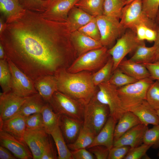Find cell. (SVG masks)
Instances as JSON below:
<instances>
[{"label": "cell", "mask_w": 159, "mask_h": 159, "mask_svg": "<svg viewBox=\"0 0 159 159\" xmlns=\"http://www.w3.org/2000/svg\"><path fill=\"white\" fill-rule=\"evenodd\" d=\"M0 42L10 59L34 82L66 68L70 53V33L66 22L47 19L26 10L6 24Z\"/></svg>", "instance_id": "obj_1"}, {"label": "cell", "mask_w": 159, "mask_h": 159, "mask_svg": "<svg viewBox=\"0 0 159 159\" xmlns=\"http://www.w3.org/2000/svg\"><path fill=\"white\" fill-rule=\"evenodd\" d=\"M54 75L57 80L58 91L85 105L89 103L97 92L92 74L87 71L72 73L68 72L66 68H62L58 70Z\"/></svg>", "instance_id": "obj_2"}, {"label": "cell", "mask_w": 159, "mask_h": 159, "mask_svg": "<svg viewBox=\"0 0 159 159\" xmlns=\"http://www.w3.org/2000/svg\"><path fill=\"white\" fill-rule=\"evenodd\" d=\"M153 81L147 78L117 88L118 94L125 111L132 112L146 100L147 91Z\"/></svg>", "instance_id": "obj_3"}, {"label": "cell", "mask_w": 159, "mask_h": 159, "mask_svg": "<svg viewBox=\"0 0 159 159\" xmlns=\"http://www.w3.org/2000/svg\"><path fill=\"white\" fill-rule=\"evenodd\" d=\"M120 21L126 29L136 33V27L144 24L156 31L159 29L155 22L148 18L143 10L142 0H135L124 7Z\"/></svg>", "instance_id": "obj_4"}, {"label": "cell", "mask_w": 159, "mask_h": 159, "mask_svg": "<svg viewBox=\"0 0 159 159\" xmlns=\"http://www.w3.org/2000/svg\"><path fill=\"white\" fill-rule=\"evenodd\" d=\"M107 47L103 46L85 53L79 57L67 69L72 73L83 71H93L100 69L110 57Z\"/></svg>", "instance_id": "obj_5"}, {"label": "cell", "mask_w": 159, "mask_h": 159, "mask_svg": "<svg viewBox=\"0 0 159 159\" xmlns=\"http://www.w3.org/2000/svg\"><path fill=\"white\" fill-rule=\"evenodd\" d=\"M95 95L85 105L83 125L96 136L105 124L110 113L108 106L98 101Z\"/></svg>", "instance_id": "obj_6"}, {"label": "cell", "mask_w": 159, "mask_h": 159, "mask_svg": "<svg viewBox=\"0 0 159 159\" xmlns=\"http://www.w3.org/2000/svg\"><path fill=\"white\" fill-rule=\"evenodd\" d=\"M48 103L56 113L83 120L85 105L78 100L57 91Z\"/></svg>", "instance_id": "obj_7"}, {"label": "cell", "mask_w": 159, "mask_h": 159, "mask_svg": "<svg viewBox=\"0 0 159 159\" xmlns=\"http://www.w3.org/2000/svg\"><path fill=\"white\" fill-rule=\"evenodd\" d=\"M98 90L95 95L100 103L107 106L110 116L117 122L126 112L123 108L117 92V88L109 81L100 84Z\"/></svg>", "instance_id": "obj_8"}, {"label": "cell", "mask_w": 159, "mask_h": 159, "mask_svg": "<svg viewBox=\"0 0 159 159\" xmlns=\"http://www.w3.org/2000/svg\"><path fill=\"white\" fill-rule=\"evenodd\" d=\"M127 29L117 39L115 45L108 50L113 61L112 72L127 54L135 51L139 45L144 42L138 39L135 32Z\"/></svg>", "instance_id": "obj_9"}, {"label": "cell", "mask_w": 159, "mask_h": 159, "mask_svg": "<svg viewBox=\"0 0 159 159\" xmlns=\"http://www.w3.org/2000/svg\"><path fill=\"white\" fill-rule=\"evenodd\" d=\"M99 29L100 42L103 46L111 45L125 31L119 19L102 14L95 17Z\"/></svg>", "instance_id": "obj_10"}, {"label": "cell", "mask_w": 159, "mask_h": 159, "mask_svg": "<svg viewBox=\"0 0 159 159\" xmlns=\"http://www.w3.org/2000/svg\"><path fill=\"white\" fill-rule=\"evenodd\" d=\"M6 59L11 76L12 91L22 97H27L38 93L34 82L10 59Z\"/></svg>", "instance_id": "obj_11"}, {"label": "cell", "mask_w": 159, "mask_h": 159, "mask_svg": "<svg viewBox=\"0 0 159 159\" xmlns=\"http://www.w3.org/2000/svg\"><path fill=\"white\" fill-rule=\"evenodd\" d=\"M79 0H51L45 11L41 13L47 19L67 22L69 12Z\"/></svg>", "instance_id": "obj_12"}, {"label": "cell", "mask_w": 159, "mask_h": 159, "mask_svg": "<svg viewBox=\"0 0 159 159\" xmlns=\"http://www.w3.org/2000/svg\"><path fill=\"white\" fill-rule=\"evenodd\" d=\"M27 97L19 96L12 91L0 93V121H4L16 115Z\"/></svg>", "instance_id": "obj_13"}, {"label": "cell", "mask_w": 159, "mask_h": 159, "mask_svg": "<svg viewBox=\"0 0 159 159\" xmlns=\"http://www.w3.org/2000/svg\"><path fill=\"white\" fill-rule=\"evenodd\" d=\"M50 136L44 129H26L24 140L32 154L33 159H41L44 148Z\"/></svg>", "instance_id": "obj_14"}, {"label": "cell", "mask_w": 159, "mask_h": 159, "mask_svg": "<svg viewBox=\"0 0 159 159\" xmlns=\"http://www.w3.org/2000/svg\"><path fill=\"white\" fill-rule=\"evenodd\" d=\"M0 145L8 149L17 158L33 159L32 154L25 142L0 130Z\"/></svg>", "instance_id": "obj_15"}, {"label": "cell", "mask_w": 159, "mask_h": 159, "mask_svg": "<svg viewBox=\"0 0 159 159\" xmlns=\"http://www.w3.org/2000/svg\"><path fill=\"white\" fill-rule=\"evenodd\" d=\"M83 123V120L59 115V126L67 144L72 143L75 140Z\"/></svg>", "instance_id": "obj_16"}, {"label": "cell", "mask_w": 159, "mask_h": 159, "mask_svg": "<svg viewBox=\"0 0 159 159\" xmlns=\"http://www.w3.org/2000/svg\"><path fill=\"white\" fill-rule=\"evenodd\" d=\"M148 126L141 123L132 128L114 142L113 146L125 145L133 148L143 143Z\"/></svg>", "instance_id": "obj_17"}, {"label": "cell", "mask_w": 159, "mask_h": 159, "mask_svg": "<svg viewBox=\"0 0 159 159\" xmlns=\"http://www.w3.org/2000/svg\"><path fill=\"white\" fill-rule=\"evenodd\" d=\"M26 117L17 114L4 121H0V130L6 132L19 140L25 142L24 134L26 130Z\"/></svg>", "instance_id": "obj_18"}, {"label": "cell", "mask_w": 159, "mask_h": 159, "mask_svg": "<svg viewBox=\"0 0 159 159\" xmlns=\"http://www.w3.org/2000/svg\"><path fill=\"white\" fill-rule=\"evenodd\" d=\"M71 42L79 56L89 51L102 47L101 42L77 30L70 34Z\"/></svg>", "instance_id": "obj_19"}, {"label": "cell", "mask_w": 159, "mask_h": 159, "mask_svg": "<svg viewBox=\"0 0 159 159\" xmlns=\"http://www.w3.org/2000/svg\"><path fill=\"white\" fill-rule=\"evenodd\" d=\"M117 122L113 117L110 116L104 126L95 136L92 143L87 148L101 145L110 150L113 145L114 130Z\"/></svg>", "instance_id": "obj_20"}, {"label": "cell", "mask_w": 159, "mask_h": 159, "mask_svg": "<svg viewBox=\"0 0 159 159\" xmlns=\"http://www.w3.org/2000/svg\"><path fill=\"white\" fill-rule=\"evenodd\" d=\"M35 88L46 102H49L54 93L58 91L56 78L54 75L42 77L34 82Z\"/></svg>", "instance_id": "obj_21"}, {"label": "cell", "mask_w": 159, "mask_h": 159, "mask_svg": "<svg viewBox=\"0 0 159 159\" xmlns=\"http://www.w3.org/2000/svg\"><path fill=\"white\" fill-rule=\"evenodd\" d=\"M95 17L81 9L74 6L69 13L66 22L70 33L78 30Z\"/></svg>", "instance_id": "obj_22"}, {"label": "cell", "mask_w": 159, "mask_h": 159, "mask_svg": "<svg viewBox=\"0 0 159 159\" xmlns=\"http://www.w3.org/2000/svg\"><path fill=\"white\" fill-rule=\"evenodd\" d=\"M18 0H0V16L6 24L11 22L25 11Z\"/></svg>", "instance_id": "obj_23"}, {"label": "cell", "mask_w": 159, "mask_h": 159, "mask_svg": "<svg viewBox=\"0 0 159 159\" xmlns=\"http://www.w3.org/2000/svg\"><path fill=\"white\" fill-rule=\"evenodd\" d=\"M123 72L139 80L150 78V74L145 65L125 58L120 62L118 67Z\"/></svg>", "instance_id": "obj_24"}, {"label": "cell", "mask_w": 159, "mask_h": 159, "mask_svg": "<svg viewBox=\"0 0 159 159\" xmlns=\"http://www.w3.org/2000/svg\"><path fill=\"white\" fill-rule=\"evenodd\" d=\"M132 112L142 123L146 125L159 124V117L156 110L153 108L146 100Z\"/></svg>", "instance_id": "obj_25"}, {"label": "cell", "mask_w": 159, "mask_h": 159, "mask_svg": "<svg viewBox=\"0 0 159 159\" xmlns=\"http://www.w3.org/2000/svg\"><path fill=\"white\" fill-rule=\"evenodd\" d=\"M114 133V141L117 140L127 131L142 123L132 112H126L118 121Z\"/></svg>", "instance_id": "obj_26"}, {"label": "cell", "mask_w": 159, "mask_h": 159, "mask_svg": "<svg viewBox=\"0 0 159 159\" xmlns=\"http://www.w3.org/2000/svg\"><path fill=\"white\" fill-rule=\"evenodd\" d=\"M46 103L38 93L35 94L26 98L17 114L27 117L41 112Z\"/></svg>", "instance_id": "obj_27"}, {"label": "cell", "mask_w": 159, "mask_h": 159, "mask_svg": "<svg viewBox=\"0 0 159 159\" xmlns=\"http://www.w3.org/2000/svg\"><path fill=\"white\" fill-rule=\"evenodd\" d=\"M56 146L57 152L58 159H73L70 149L63 135L59 125L56 126L50 132Z\"/></svg>", "instance_id": "obj_28"}, {"label": "cell", "mask_w": 159, "mask_h": 159, "mask_svg": "<svg viewBox=\"0 0 159 159\" xmlns=\"http://www.w3.org/2000/svg\"><path fill=\"white\" fill-rule=\"evenodd\" d=\"M95 136L92 131L83 125L75 140L72 143L67 144V145L72 151L87 148L92 143Z\"/></svg>", "instance_id": "obj_29"}, {"label": "cell", "mask_w": 159, "mask_h": 159, "mask_svg": "<svg viewBox=\"0 0 159 159\" xmlns=\"http://www.w3.org/2000/svg\"><path fill=\"white\" fill-rule=\"evenodd\" d=\"M155 47H147L144 42L138 47L130 59L142 64L153 63L155 62Z\"/></svg>", "instance_id": "obj_30"}, {"label": "cell", "mask_w": 159, "mask_h": 159, "mask_svg": "<svg viewBox=\"0 0 159 159\" xmlns=\"http://www.w3.org/2000/svg\"><path fill=\"white\" fill-rule=\"evenodd\" d=\"M44 129L48 134L58 125L59 115L53 110L48 102H46L41 112Z\"/></svg>", "instance_id": "obj_31"}, {"label": "cell", "mask_w": 159, "mask_h": 159, "mask_svg": "<svg viewBox=\"0 0 159 159\" xmlns=\"http://www.w3.org/2000/svg\"><path fill=\"white\" fill-rule=\"evenodd\" d=\"M127 0H105L103 14L120 19Z\"/></svg>", "instance_id": "obj_32"}, {"label": "cell", "mask_w": 159, "mask_h": 159, "mask_svg": "<svg viewBox=\"0 0 159 159\" xmlns=\"http://www.w3.org/2000/svg\"><path fill=\"white\" fill-rule=\"evenodd\" d=\"M105 0H79L75 6L95 17L103 14Z\"/></svg>", "instance_id": "obj_33"}, {"label": "cell", "mask_w": 159, "mask_h": 159, "mask_svg": "<svg viewBox=\"0 0 159 159\" xmlns=\"http://www.w3.org/2000/svg\"><path fill=\"white\" fill-rule=\"evenodd\" d=\"M11 76L7 59H0V85L2 92L12 91Z\"/></svg>", "instance_id": "obj_34"}, {"label": "cell", "mask_w": 159, "mask_h": 159, "mask_svg": "<svg viewBox=\"0 0 159 159\" xmlns=\"http://www.w3.org/2000/svg\"><path fill=\"white\" fill-rule=\"evenodd\" d=\"M113 62L111 56L106 64L92 74L93 83L96 86L109 80L112 72Z\"/></svg>", "instance_id": "obj_35"}, {"label": "cell", "mask_w": 159, "mask_h": 159, "mask_svg": "<svg viewBox=\"0 0 159 159\" xmlns=\"http://www.w3.org/2000/svg\"><path fill=\"white\" fill-rule=\"evenodd\" d=\"M113 72V73L108 81L110 84L117 88L134 83L138 80L124 73L118 67Z\"/></svg>", "instance_id": "obj_36"}, {"label": "cell", "mask_w": 159, "mask_h": 159, "mask_svg": "<svg viewBox=\"0 0 159 159\" xmlns=\"http://www.w3.org/2000/svg\"><path fill=\"white\" fill-rule=\"evenodd\" d=\"M25 10L42 13L46 9L50 0H18Z\"/></svg>", "instance_id": "obj_37"}, {"label": "cell", "mask_w": 159, "mask_h": 159, "mask_svg": "<svg viewBox=\"0 0 159 159\" xmlns=\"http://www.w3.org/2000/svg\"><path fill=\"white\" fill-rule=\"evenodd\" d=\"M146 100L154 109H159V80H155L150 86Z\"/></svg>", "instance_id": "obj_38"}, {"label": "cell", "mask_w": 159, "mask_h": 159, "mask_svg": "<svg viewBox=\"0 0 159 159\" xmlns=\"http://www.w3.org/2000/svg\"><path fill=\"white\" fill-rule=\"evenodd\" d=\"M143 143L151 145L155 148L159 147V124L147 130L144 135Z\"/></svg>", "instance_id": "obj_39"}, {"label": "cell", "mask_w": 159, "mask_h": 159, "mask_svg": "<svg viewBox=\"0 0 159 159\" xmlns=\"http://www.w3.org/2000/svg\"><path fill=\"white\" fill-rule=\"evenodd\" d=\"M78 30L86 36L100 41V35L95 17Z\"/></svg>", "instance_id": "obj_40"}, {"label": "cell", "mask_w": 159, "mask_h": 159, "mask_svg": "<svg viewBox=\"0 0 159 159\" xmlns=\"http://www.w3.org/2000/svg\"><path fill=\"white\" fill-rule=\"evenodd\" d=\"M143 10L149 19L155 22L159 9V0H142Z\"/></svg>", "instance_id": "obj_41"}, {"label": "cell", "mask_w": 159, "mask_h": 159, "mask_svg": "<svg viewBox=\"0 0 159 159\" xmlns=\"http://www.w3.org/2000/svg\"><path fill=\"white\" fill-rule=\"evenodd\" d=\"M26 129L29 130H37L44 129L41 113H34L26 117Z\"/></svg>", "instance_id": "obj_42"}, {"label": "cell", "mask_w": 159, "mask_h": 159, "mask_svg": "<svg viewBox=\"0 0 159 159\" xmlns=\"http://www.w3.org/2000/svg\"><path fill=\"white\" fill-rule=\"evenodd\" d=\"M151 145L144 143L137 147L131 148L124 159H140L145 156Z\"/></svg>", "instance_id": "obj_43"}, {"label": "cell", "mask_w": 159, "mask_h": 159, "mask_svg": "<svg viewBox=\"0 0 159 159\" xmlns=\"http://www.w3.org/2000/svg\"><path fill=\"white\" fill-rule=\"evenodd\" d=\"M130 148L128 146H113L109 150L108 159H124Z\"/></svg>", "instance_id": "obj_44"}, {"label": "cell", "mask_w": 159, "mask_h": 159, "mask_svg": "<svg viewBox=\"0 0 159 159\" xmlns=\"http://www.w3.org/2000/svg\"><path fill=\"white\" fill-rule=\"evenodd\" d=\"M58 159V155L50 137L44 148L41 159Z\"/></svg>", "instance_id": "obj_45"}, {"label": "cell", "mask_w": 159, "mask_h": 159, "mask_svg": "<svg viewBox=\"0 0 159 159\" xmlns=\"http://www.w3.org/2000/svg\"><path fill=\"white\" fill-rule=\"evenodd\" d=\"M89 151L92 153L97 159H108L110 150L105 146L97 145L89 148Z\"/></svg>", "instance_id": "obj_46"}, {"label": "cell", "mask_w": 159, "mask_h": 159, "mask_svg": "<svg viewBox=\"0 0 159 159\" xmlns=\"http://www.w3.org/2000/svg\"><path fill=\"white\" fill-rule=\"evenodd\" d=\"M73 159H94V155L86 148H81L71 151Z\"/></svg>", "instance_id": "obj_47"}, {"label": "cell", "mask_w": 159, "mask_h": 159, "mask_svg": "<svg viewBox=\"0 0 159 159\" xmlns=\"http://www.w3.org/2000/svg\"><path fill=\"white\" fill-rule=\"evenodd\" d=\"M145 66L153 80H159V62L143 64Z\"/></svg>", "instance_id": "obj_48"}, {"label": "cell", "mask_w": 159, "mask_h": 159, "mask_svg": "<svg viewBox=\"0 0 159 159\" xmlns=\"http://www.w3.org/2000/svg\"><path fill=\"white\" fill-rule=\"evenodd\" d=\"M147 27H148L144 24L139 25L136 27V34L139 40L144 41L145 40V33Z\"/></svg>", "instance_id": "obj_49"}, {"label": "cell", "mask_w": 159, "mask_h": 159, "mask_svg": "<svg viewBox=\"0 0 159 159\" xmlns=\"http://www.w3.org/2000/svg\"><path fill=\"white\" fill-rule=\"evenodd\" d=\"M10 151L6 148L0 145V159H16V158L12 154Z\"/></svg>", "instance_id": "obj_50"}, {"label": "cell", "mask_w": 159, "mask_h": 159, "mask_svg": "<svg viewBox=\"0 0 159 159\" xmlns=\"http://www.w3.org/2000/svg\"><path fill=\"white\" fill-rule=\"evenodd\" d=\"M157 31L147 27L145 33V40L150 42H154L157 37Z\"/></svg>", "instance_id": "obj_51"}, {"label": "cell", "mask_w": 159, "mask_h": 159, "mask_svg": "<svg viewBox=\"0 0 159 159\" xmlns=\"http://www.w3.org/2000/svg\"><path fill=\"white\" fill-rule=\"evenodd\" d=\"M153 46L155 49V62L159 60V29L157 31V37Z\"/></svg>", "instance_id": "obj_52"}, {"label": "cell", "mask_w": 159, "mask_h": 159, "mask_svg": "<svg viewBox=\"0 0 159 159\" xmlns=\"http://www.w3.org/2000/svg\"><path fill=\"white\" fill-rule=\"evenodd\" d=\"M6 59L5 51L1 43L0 42V59Z\"/></svg>", "instance_id": "obj_53"}, {"label": "cell", "mask_w": 159, "mask_h": 159, "mask_svg": "<svg viewBox=\"0 0 159 159\" xmlns=\"http://www.w3.org/2000/svg\"><path fill=\"white\" fill-rule=\"evenodd\" d=\"M6 25L5 22L3 18L0 17V34H1L4 30Z\"/></svg>", "instance_id": "obj_54"}, {"label": "cell", "mask_w": 159, "mask_h": 159, "mask_svg": "<svg viewBox=\"0 0 159 159\" xmlns=\"http://www.w3.org/2000/svg\"><path fill=\"white\" fill-rule=\"evenodd\" d=\"M155 22L159 28V9L155 17Z\"/></svg>", "instance_id": "obj_55"}, {"label": "cell", "mask_w": 159, "mask_h": 159, "mask_svg": "<svg viewBox=\"0 0 159 159\" xmlns=\"http://www.w3.org/2000/svg\"><path fill=\"white\" fill-rule=\"evenodd\" d=\"M135 0H127V4H129L132 2V1H134Z\"/></svg>", "instance_id": "obj_56"}, {"label": "cell", "mask_w": 159, "mask_h": 159, "mask_svg": "<svg viewBox=\"0 0 159 159\" xmlns=\"http://www.w3.org/2000/svg\"><path fill=\"white\" fill-rule=\"evenodd\" d=\"M157 113L159 117V109L156 110Z\"/></svg>", "instance_id": "obj_57"}, {"label": "cell", "mask_w": 159, "mask_h": 159, "mask_svg": "<svg viewBox=\"0 0 159 159\" xmlns=\"http://www.w3.org/2000/svg\"><path fill=\"white\" fill-rule=\"evenodd\" d=\"M158 156H159V151H158Z\"/></svg>", "instance_id": "obj_58"}, {"label": "cell", "mask_w": 159, "mask_h": 159, "mask_svg": "<svg viewBox=\"0 0 159 159\" xmlns=\"http://www.w3.org/2000/svg\"><path fill=\"white\" fill-rule=\"evenodd\" d=\"M44 0L47 1V0Z\"/></svg>", "instance_id": "obj_59"}, {"label": "cell", "mask_w": 159, "mask_h": 159, "mask_svg": "<svg viewBox=\"0 0 159 159\" xmlns=\"http://www.w3.org/2000/svg\"><path fill=\"white\" fill-rule=\"evenodd\" d=\"M158 61L159 62V60Z\"/></svg>", "instance_id": "obj_60"}]
</instances>
